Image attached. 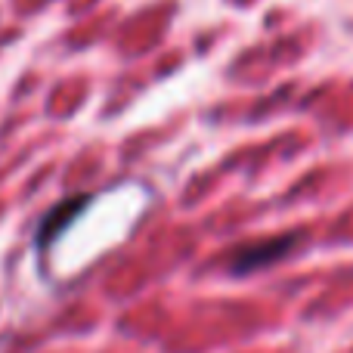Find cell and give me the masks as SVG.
<instances>
[{
	"label": "cell",
	"mask_w": 353,
	"mask_h": 353,
	"mask_svg": "<svg viewBox=\"0 0 353 353\" xmlns=\"http://www.w3.org/2000/svg\"><path fill=\"white\" fill-rule=\"evenodd\" d=\"M298 245H301V232H288V236L242 245V248L232 251V257H230V273L248 276V273H257V270H267V267H273V263L285 261Z\"/></svg>",
	"instance_id": "6da1fadb"
},
{
	"label": "cell",
	"mask_w": 353,
	"mask_h": 353,
	"mask_svg": "<svg viewBox=\"0 0 353 353\" xmlns=\"http://www.w3.org/2000/svg\"><path fill=\"white\" fill-rule=\"evenodd\" d=\"M87 205H90V195H74V199L59 201V205H56L53 211L41 220V226H37V236H34L37 248H50V245H53L56 239H59L62 232L74 223V220H78V214L84 211Z\"/></svg>",
	"instance_id": "7a4b0ae2"
}]
</instances>
